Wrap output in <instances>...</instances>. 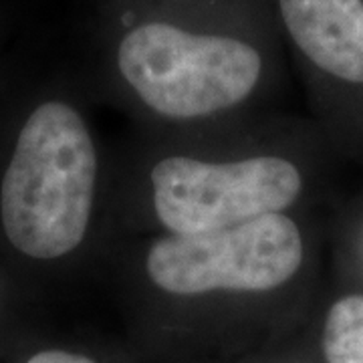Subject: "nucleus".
<instances>
[{
    "label": "nucleus",
    "mask_w": 363,
    "mask_h": 363,
    "mask_svg": "<svg viewBox=\"0 0 363 363\" xmlns=\"http://www.w3.org/2000/svg\"><path fill=\"white\" fill-rule=\"evenodd\" d=\"M305 186L297 162L274 154L236 162L169 156L152 169L154 210L169 234L208 233L286 212Z\"/></svg>",
    "instance_id": "nucleus-4"
},
{
    "label": "nucleus",
    "mask_w": 363,
    "mask_h": 363,
    "mask_svg": "<svg viewBox=\"0 0 363 363\" xmlns=\"http://www.w3.org/2000/svg\"><path fill=\"white\" fill-rule=\"evenodd\" d=\"M25 363H97L83 353L65 350H43L30 355Z\"/></svg>",
    "instance_id": "nucleus-7"
},
{
    "label": "nucleus",
    "mask_w": 363,
    "mask_h": 363,
    "mask_svg": "<svg viewBox=\"0 0 363 363\" xmlns=\"http://www.w3.org/2000/svg\"><path fill=\"white\" fill-rule=\"evenodd\" d=\"M95 182L97 152L83 116L65 101H43L0 168V236L21 259H65L87 236Z\"/></svg>",
    "instance_id": "nucleus-1"
},
{
    "label": "nucleus",
    "mask_w": 363,
    "mask_h": 363,
    "mask_svg": "<svg viewBox=\"0 0 363 363\" xmlns=\"http://www.w3.org/2000/svg\"><path fill=\"white\" fill-rule=\"evenodd\" d=\"M0 311H2V293H0Z\"/></svg>",
    "instance_id": "nucleus-8"
},
{
    "label": "nucleus",
    "mask_w": 363,
    "mask_h": 363,
    "mask_svg": "<svg viewBox=\"0 0 363 363\" xmlns=\"http://www.w3.org/2000/svg\"><path fill=\"white\" fill-rule=\"evenodd\" d=\"M305 259L301 224L277 212L218 230L168 234L150 247L145 271L160 291L176 297L269 293L297 279Z\"/></svg>",
    "instance_id": "nucleus-3"
},
{
    "label": "nucleus",
    "mask_w": 363,
    "mask_h": 363,
    "mask_svg": "<svg viewBox=\"0 0 363 363\" xmlns=\"http://www.w3.org/2000/svg\"><path fill=\"white\" fill-rule=\"evenodd\" d=\"M286 30L331 79L363 85V0H279Z\"/></svg>",
    "instance_id": "nucleus-5"
},
{
    "label": "nucleus",
    "mask_w": 363,
    "mask_h": 363,
    "mask_svg": "<svg viewBox=\"0 0 363 363\" xmlns=\"http://www.w3.org/2000/svg\"><path fill=\"white\" fill-rule=\"evenodd\" d=\"M325 363H363V291L331 301L321 325Z\"/></svg>",
    "instance_id": "nucleus-6"
},
{
    "label": "nucleus",
    "mask_w": 363,
    "mask_h": 363,
    "mask_svg": "<svg viewBox=\"0 0 363 363\" xmlns=\"http://www.w3.org/2000/svg\"><path fill=\"white\" fill-rule=\"evenodd\" d=\"M119 71L143 104L169 119L230 109L257 87L262 59L230 37L194 35L166 23L138 26L121 40Z\"/></svg>",
    "instance_id": "nucleus-2"
}]
</instances>
